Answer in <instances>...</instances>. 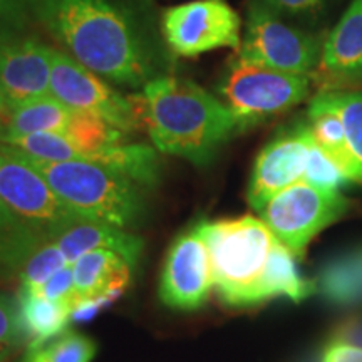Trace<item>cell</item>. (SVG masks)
<instances>
[{"mask_svg": "<svg viewBox=\"0 0 362 362\" xmlns=\"http://www.w3.org/2000/svg\"><path fill=\"white\" fill-rule=\"evenodd\" d=\"M67 259L56 242H44L21 270V288L37 291L52 275L67 267Z\"/></svg>", "mask_w": 362, "mask_h": 362, "instance_id": "obj_26", "label": "cell"}, {"mask_svg": "<svg viewBox=\"0 0 362 362\" xmlns=\"http://www.w3.org/2000/svg\"><path fill=\"white\" fill-rule=\"evenodd\" d=\"M0 198L42 242H56L72 225L83 221L39 171L4 149H0Z\"/></svg>", "mask_w": 362, "mask_h": 362, "instance_id": "obj_8", "label": "cell"}, {"mask_svg": "<svg viewBox=\"0 0 362 362\" xmlns=\"http://www.w3.org/2000/svg\"><path fill=\"white\" fill-rule=\"evenodd\" d=\"M33 24L30 0H0V44L25 37Z\"/></svg>", "mask_w": 362, "mask_h": 362, "instance_id": "obj_29", "label": "cell"}, {"mask_svg": "<svg viewBox=\"0 0 362 362\" xmlns=\"http://www.w3.org/2000/svg\"><path fill=\"white\" fill-rule=\"evenodd\" d=\"M34 292L51 302H57V304H69L74 307V310L78 309L79 305V297H78V292H76L72 265H67L64 269L59 270L56 275H52V277L42 285V287Z\"/></svg>", "mask_w": 362, "mask_h": 362, "instance_id": "obj_31", "label": "cell"}, {"mask_svg": "<svg viewBox=\"0 0 362 362\" xmlns=\"http://www.w3.org/2000/svg\"><path fill=\"white\" fill-rule=\"evenodd\" d=\"M315 291V284L305 280L298 272L293 252L275 238L264 274L253 291L252 305L264 304L275 297H287L298 304Z\"/></svg>", "mask_w": 362, "mask_h": 362, "instance_id": "obj_18", "label": "cell"}, {"mask_svg": "<svg viewBox=\"0 0 362 362\" xmlns=\"http://www.w3.org/2000/svg\"><path fill=\"white\" fill-rule=\"evenodd\" d=\"M320 362H362V347L327 341L320 354Z\"/></svg>", "mask_w": 362, "mask_h": 362, "instance_id": "obj_33", "label": "cell"}, {"mask_svg": "<svg viewBox=\"0 0 362 362\" xmlns=\"http://www.w3.org/2000/svg\"><path fill=\"white\" fill-rule=\"evenodd\" d=\"M8 107H11V106H8L6 93H4V88H2V83H0V136H2L4 123H6Z\"/></svg>", "mask_w": 362, "mask_h": 362, "instance_id": "obj_35", "label": "cell"}, {"mask_svg": "<svg viewBox=\"0 0 362 362\" xmlns=\"http://www.w3.org/2000/svg\"><path fill=\"white\" fill-rule=\"evenodd\" d=\"M329 341L346 342L352 346L362 347V319L361 317H351L337 325L330 334Z\"/></svg>", "mask_w": 362, "mask_h": 362, "instance_id": "obj_34", "label": "cell"}, {"mask_svg": "<svg viewBox=\"0 0 362 362\" xmlns=\"http://www.w3.org/2000/svg\"><path fill=\"white\" fill-rule=\"evenodd\" d=\"M131 269L133 267L115 252L94 250L86 253L72 264L79 304L123 292L129 284Z\"/></svg>", "mask_w": 362, "mask_h": 362, "instance_id": "obj_17", "label": "cell"}, {"mask_svg": "<svg viewBox=\"0 0 362 362\" xmlns=\"http://www.w3.org/2000/svg\"><path fill=\"white\" fill-rule=\"evenodd\" d=\"M214 288L208 248L194 226L175 240L163 265L160 298L175 310H197Z\"/></svg>", "mask_w": 362, "mask_h": 362, "instance_id": "obj_12", "label": "cell"}, {"mask_svg": "<svg viewBox=\"0 0 362 362\" xmlns=\"http://www.w3.org/2000/svg\"><path fill=\"white\" fill-rule=\"evenodd\" d=\"M17 302H19L22 327L25 337L30 341L29 351L37 349L39 346L64 332L74 312V307L69 304L51 302L25 288H21Z\"/></svg>", "mask_w": 362, "mask_h": 362, "instance_id": "obj_21", "label": "cell"}, {"mask_svg": "<svg viewBox=\"0 0 362 362\" xmlns=\"http://www.w3.org/2000/svg\"><path fill=\"white\" fill-rule=\"evenodd\" d=\"M34 22L89 71L131 89L166 76L153 0H30Z\"/></svg>", "mask_w": 362, "mask_h": 362, "instance_id": "obj_1", "label": "cell"}, {"mask_svg": "<svg viewBox=\"0 0 362 362\" xmlns=\"http://www.w3.org/2000/svg\"><path fill=\"white\" fill-rule=\"evenodd\" d=\"M341 112L349 149L354 156L362 183V90H329Z\"/></svg>", "mask_w": 362, "mask_h": 362, "instance_id": "obj_27", "label": "cell"}, {"mask_svg": "<svg viewBox=\"0 0 362 362\" xmlns=\"http://www.w3.org/2000/svg\"><path fill=\"white\" fill-rule=\"evenodd\" d=\"M347 210L349 200L339 189H319L297 181L274 194L259 214L275 238L302 257L312 238L341 220Z\"/></svg>", "mask_w": 362, "mask_h": 362, "instance_id": "obj_7", "label": "cell"}, {"mask_svg": "<svg viewBox=\"0 0 362 362\" xmlns=\"http://www.w3.org/2000/svg\"><path fill=\"white\" fill-rule=\"evenodd\" d=\"M312 83L310 76L250 64L235 56L228 62L218 93L245 131L305 101Z\"/></svg>", "mask_w": 362, "mask_h": 362, "instance_id": "obj_5", "label": "cell"}, {"mask_svg": "<svg viewBox=\"0 0 362 362\" xmlns=\"http://www.w3.org/2000/svg\"><path fill=\"white\" fill-rule=\"evenodd\" d=\"M312 138L309 121H297L279 131V134L265 144L253 165L247 189V200L257 211H260L274 194L304 180Z\"/></svg>", "mask_w": 362, "mask_h": 362, "instance_id": "obj_11", "label": "cell"}, {"mask_svg": "<svg viewBox=\"0 0 362 362\" xmlns=\"http://www.w3.org/2000/svg\"><path fill=\"white\" fill-rule=\"evenodd\" d=\"M0 149L39 171L57 197L83 220L134 230L146 216L148 189L119 170L88 160H34L4 143H0Z\"/></svg>", "mask_w": 362, "mask_h": 362, "instance_id": "obj_3", "label": "cell"}, {"mask_svg": "<svg viewBox=\"0 0 362 362\" xmlns=\"http://www.w3.org/2000/svg\"><path fill=\"white\" fill-rule=\"evenodd\" d=\"M52 45L25 37L0 44V83L8 106L51 94Z\"/></svg>", "mask_w": 362, "mask_h": 362, "instance_id": "obj_13", "label": "cell"}, {"mask_svg": "<svg viewBox=\"0 0 362 362\" xmlns=\"http://www.w3.org/2000/svg\"><path fill=\"white\" fill-rule=\"evenodd\" d=\"M98 352L93 339L74 330H64L37 349L29 351L25 362H90Z\"/></svg>", "mask_w": 362, "mask_h": 362, "instance_id": "obj_24", "label": "cell"}, {"mask_svg": "<svg viewBox=\"0 0 362 362\" xmlns=\"http://www.w3.org/2000/svg\"><path fill=\"white\" fill-rule=\"evenodd\" d=\"M51 94L71 110L101 117L126 134L141 129L129 98L121 96L101 76L56 47L52 54Z\"/></svg>", "mask_w": 362, "mask_h": 362, "instance_id": "obj_10", "label": "cell"}, {"mask_svg": "<svg viewBox=\"0 0 362 362\" xmlns=\"http://www.w3.org/2000/svg\"><path fill=\"white\" fill-rule=\"evenodd\" d=\"M242 21L226 0H193L161 16V34L176 56L197 57L215 49H237Z\"/></svg>", "mask_w": 362, "mask_h": 362, "instance_id": "obj_9", "label": "cell"}, {"mask_svg": "<svg viewBox=\"0 0 362 362\" xmlns=\"http://www.w3.org/2000/svg\"><path fill=\"white\" fill-rule=\"evenodd\" d=\"M25 332L21 322L19 302L0 292V361H4L24 341Z\"/></svg>", "mask_w": 362, "mask_h": 362, "instance_id": "obj_30", "label": "cell"}, {"mask_svg": "<svg viewBox=\"0 0 362 362\" xmlns=\"http://www.w3.org/2000/svg\"><path fill=\"white\" fill-rule=\"evenodd\" d=\"M96 161L119 170L146 189H153L160 181L158 149L146 144H112L104 149Z\"/></svg>", "mask_w": 362, "mask_h": 362, "instance_id": "obj_23", "label": "cell"}, {"mask_svg": "<svg viewBox=\"0 0 362 362\" xmlns=\"http://www.w3.org/2000/svg\"><path fill=\"white\" fill-rule=\"evenodd\" d=\"M4 144H11L24 155L40 161H72L83 160V155L64 134L59 133H35L12 138Z\"/></svg>", "mask_w": 362, "mask_h": 362, "instance_id": "obj_25", "label": "cell"}, {"mask_svg": "<svg viewBox=\"0 0 362 362\" xmlns=\"http://www.w3.org/2000/svg\"><path fill=\"white\" fill-rule=\"evenodd\" d=\"M210 255L214 287L228 307H252V296L264 274L275 235L262 218L202 220L194 225Z\"/></svg>", "mask_w": 362, "mask_h": 362, "instance_id": "obj_4", "label": "cell"}, {"mask_svg": "<svg viewBox=\"0 0 362 362\" xmlns=\"http://www.w3.org/2000/svg\"><path fill=\"white\" fill-rule=\"evenodd\" d=\"M307 121L317 146L336 163L347 180L361 183V173L347 144L341 112L329 90H319V94L312 99L307 111Z\"/></svg>", "mask_w": 362, "mask_h": 362, "instance_id": "obj_16", "label": "cell"}, {"mask_svg": "<svg viewBox=\"0 0 362 362\" xmlns=\"http://www.w3.org/2000/svg\"><path fill=\"white\" fill-rule=\"evenodd\" d=\"M324 40L320 34L285 24L265 0H252L237 57L250 64L315 78Z\"/></svg>", "mask_w": 362, "mask_h": 362, "instance_id": "obj_6", "label": "cell"}, {"mask_svg": "<svg viewBox=\"0 0 362 362\" xmlns=\"http://www.w3.org/2000/svg\"><path fill=\"white\" fill-rule=\"evenodd\" d=\"M56 243L66 255L69 265L89 252L110 250L123 257L133 269L138 265L144 247L143 238L128 230L89 220L72 225L56 240Z\"/></svg>", "mask_w": 362, "mask_h": 362, "instance_id": "obj_15", "label": "cell"}, {"mask_svg": "<svg viewBox=\"0 0 362 362\" xmlns=\"http://www.w3.org/2000/svg\"><path fill=\"white\" fill-rule=\"evenodd\" d=\"M0 362H2V361H0Z\"/></svg>", "mask_w": 362, "mask_h": 362, "instance_id": "obj_36", "label": "cell"}, {"mask_svg": "<svg viewBox=\"0 0 362 362\" xmlns=\"http://www.w3.org/2000/svg\"><path fill=\"white\" fill-rule=\"evenodd\" d=\"M302 181H305V183H309L319 189H341L347 183H351L347 180V176L339 170L336 163L330 160L322 149L317 146L314 138H312L309 148L305 173Z\"/></svg>", "mask_w": 362, "mask_h": 362, "instance_id": "obj_28", "label": "cell"}, {"mask_svg": "<svg viewBox=\"0 0 362 362\" xmlns=\"http://www.w3.org/2000/svg\"><path fill=\"white\" fill-rule=\"evenodd\" d=\"M332 0H265V4L280 16L310 19L319 17Z\"/></svg>", "mask_w": 362, "mask_h": 362, "instance_id": "obj_32", "label": "cell"}, {"mask_svg": "<svg viewBox=\"0 0 362 362\" xmlns=\"http://www.w3.org/2000/svg\"><path fill=\"white\" fill-rule=\"evenodd\" d=\"M314 83L320 90H344L362 83V0H352L325 37Z\"/></svg>", "mask_w": 362, "mask_h": 362, "instance_id": "obj_14", "label": "cell"}, {"mask_svg": "<svg viewBox=\"0 0 362 362\" xmlns=\"http://www.w3.org/2000/svg\"><path fill=\"white\" fill-rule=\"evenodd\" d=\"M314 284L329 304L337 307L362 304V247L325 262Z\"/></svg>", "mask_w": 362, "mask_h": 362, "instance_id": "obj_20", "label": "cell"}, {"mask_svg": "<svg viewBox=\"0 0 362 362\" xmlns=\"http://www.w3.org/2000/svg\"><path fill=\"white\" fill-rule=\"evenodd\" d=\"M128 98L153 146L197 166L214 161L220 148L243 131L221 99L189 79L161 76Z\"/></svg>", "mask_w": 362, "mask_h": 362, "instance_id": "obj_2", "label": "cell"}, {"mask_svg": "<svg viewBox=\"0 0 362 362\" xmlns=\"http://www.w3.org/2000/svg\"><path fill=\"white\" fill-rule=\"evenodd\" d=\"M42 243L39 235L0 198V280L19 277L25 262Z\"/></svg>", "mask_w": 362, "mask_h": 362, "instance_id": "obj_22", "label": "cell"}, {"mask_svg": "<svg viewBox=\"0 0 362 362\" xmlns=\"http://www.w3.org/2000/svg\"><path fill=\"white\" fill-rule=\"evenodd\" d=\"M72 112L74 110L67 107L52 94L16 104L8 107L0 143L35 133L64 134L71 123Z\"/></svg>", "mask_w": 362, "mask_h": 362, "instance_id": "obj_19", "label": "cell"}]
</instances>
